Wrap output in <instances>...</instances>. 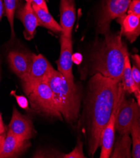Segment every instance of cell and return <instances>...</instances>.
<instances>
[{
	"instance_id": "cb8c5ba5",
	"label": "cell",
	"mask_w": 140,
	"mask_h": 158,
	"mask_svg": "<svg viewBox=\"0 0 140 158\" xmlns=\"http://www.w3.org/2000/svg\"><path fill=\"white\" fill-rule=\"evenodd\" d=\"M32 1L33 4L40 7L47 11H49L48 6H47V4L45 3V0H32Z\"/></svg>"
},
{
	"instance_id": "4fadbf2b",
	"label": "cell",
	"mask_w": 140,
	"mask_h": 158,
	"mask_svg": "<svg viewBox=\"0 0 140 158\" xmlns=\"http://www.w3.org/2000/svg\"><path fill=\"white\" fill-rule=\"evenodd\" d=\"M60 25L62 34L71 37L72 30L76 20L75 0H60Z\"/></svg>"
},
{
	"instance_id": "9a60e30c",
	"label": "cell",
	"mask_w": 140,
	"mask_h": 158,
	"mask_svg": "<svg viewBox=\"0 0 140 158\" xmlns=\"http://www.w3.org/2000/svg\"><path fill=\"white\" fill-rule=\"evenodd\" d=\"M30 146L29 140H22L8 131L4 139L0 158L15 157L25 152Z\"/></svg>"
},
{
	"instance_id": "d6986e66",
	"label": "cell",
	"mask_w": 140,
	"mask_h": 158,
	"mask_svg": "<svg viewBox=\"0 0 140 158\" xmlns=\"http://www.w3.org/2000/svg\"><path fill=\"white\" fill-rule=\"evenodd\" d=\"M130 134L133 144L131 156L134 158H140V125L139 114L138 115L131 125Z\"/></svg>"
},
{
	"instance_id": "4316f807",
	"label": "cell",
	"mask_w": 140,
	"mask_h": 158,
	"mask_svg": "<svg viewBox=\"0 0 140 158\" xmlns=\"http://www.w3.org/2000/svg\"><path fill=\"white\" fill-rule=\"evenodd\" d=\"M5 133L0 134V155H1V152L2 151V148H3V142L4 139L5 138Z\"/></svg>"
},
{
	"instance_id": "603a6c76",
	"label": "cell",
	"mask_w": 140,
	"mask_h": 158,
	"mask_svg": "<svg viewBox=\"0 0 140 158\" xmlns=\"http://www.w3.org/2000/svg\"><path fill=\"white\" fill-rule=\"evenodd\" d=\"M128 14H134L140 17V0H132L129 8Z\"/></svg>"
},
{
	"instance_id": "ffe728a7",
	"label": "cell",
	"mask_w": 140,
	"mask_h": 158,
	"mask_svg": "<svg viewBox=\"0 0 140 158\" xmlns=\"http://www.w3.org/2000/svg\"><path fill=\"white\" fill-rule=\"evenodd\" d=\"M5 16L8 20L11 28V37L15 36L14 30V17L17 6V0H3Z\"/></svg>"
},
{
	"instance_id": "f1b7e54d",
	"label": "cell",
	"mask_w": 140,
	"mask_h": 158,
	"mask_svg": "<svg viewBox=\"0 0 140 158\" xmlns=\"http://www.w3.org/2000/svg\"><path fill=\"white\" fill-rule=\"evenodd\" d=\"M26 3H32V0H25Z\"/></svg>"
},
{
	"instance_id": "2e32d148",
	"label": "cell",
	"mask_w": 140,
	"mask_h": 158,
	"mask_svg": "<svg viewBox=\"0 0 140 158\" xmlns=\"http://www.w3.org/2000/svg\"><path fill=\"white\" fill-rule=\"evenodd\" d=\"M32 5L38 19L39 26L43 27L56 33H62L63 30L61 25L53 19L51 15L49 13V11H47L33 3Z\"/></svg>"
},
{
	"instance_id": "30bf717a",
	"label": "cell",
	"mask_w": 140,
	"mask_h": 158,
	"mask_svg": "<svg viewBox=\"0 0 140 158\" xmlns=\"http://www.w3.org/2000/svg\"><path fill=\"white\" fill-rule=\"evenodd\" d=\"M124 91L121 94L120 98L116 104L111 114V118L106 125L105 127L103 130L101 135L100 147H101L100 151V158H108L111 156L112 152V148L114 142V135H115V122L116 114L119 106L121 104L122 99L124 97Z\"/></svg>"
},
{
	"instance_id": "5bb4252c",
	"label": "cell",
	"mask_w": 140,
	"mask_h": 158,
	"mask_svg": "<svg viewBox=\"0 0 140 158\" xmlns=\"http://www.w3.org/2000/svg\"><path fill=\"white\" fill-rule=\"evenodd\" d=\"M121 26L120 33L131 43H133L140 35V17L134 14H124L116 19Z\"/></svg>"
},
{
	"instance_id": "7402d4cb",
	"label": "cell",
	"mask_w": 140,
	"mask_h": 158,
	"mask_svg": "<svg viewBox=\"0 0 140 158\" xmlns=\"http://www.w3.org/2000/svg\"><path fill=\"white\" fill-rule=\"evenodd\" d=\"M65 158H85L86 157L83 152V144L80 139H78L77 143L73 151L65 154Z\"/></svg>"
},
{
	"instance_id": "6da1fadb",
	"label": "cell",
	"mask_w": 140,
	"mask_h": 158,
	"mask_svg": "<svg viewBox=\"0 0 140 158\" xmlns=\"http://www.w3.org/2000/svg\"><path fill=\"white\" fill-rule=\"evenodd\" d=\"M124 91L121 82L96 73L90 77L85 102V125L89 156L100 147L101 135Z\"/></svg>"
},
{
	"instance_id": "83f0119b",
	"label": "cell",
	"mask_w": 140,
	"mask_h": 158,
	"mask_svg": "<svg viewBox=\"0 0 140 158\" xmlns=\"http://www.w3.org/2000/svg\"><path fill=\"white\" fill-rule=\"evenodd\" d=\"M3 0H0V22H1L2 18L3 17Z\"/></svg>"
},
{
	"instance_id": "7c38bea8",
	"label": "cell",
	"mask_w": 140,
	"mask_h": 158,
	"mask_svg": "<svg viewBox=\"0 0 140 158\" xmlns=\"http://www.w3.org/2000/svg\"><path fill=\"white\" fill-rule=\"evenodd\" d=\"M32 3H26L18 8L16 17L23 25V36L27 40H32L36 33V28L39 26L37 15L32 8Z\"/></svg>"
},
{
	"instance_id": "8992f818",
	"label": "cell",
	"mask_w": 140,
	"mask_h": 158,
	"mask_svg": "<svg viewBox=\"0 0 140 158\" xmlns=\"http://www.w3.org/2000/svg\"><path fill=\"white\" fill-rule=\"evenodd\" d=\"M54 70V68L45 57L42 54H34L30 71L22 81L23 89L27 95L37 85L46 81Z\"/></svg>"
},
{
	"instance_id": "9c48e42d",
	"label": "cell",
	"mask_w": 140,
	"mask_h": 158,
	"mask_svg": "<svg viewBox=\"0 0 140 158\" xmlns=\"http://www.w3.org/2000/svg\"><path fill=\"white\" fill-rule=\"evenodd\" d=\"M8 131L22 140H30L36 133L32 121L28 116L20 113L15 107L13 110Z\"/></svg>"
},
{
	"instance_id": "484cf974",
	"label": "cell",
	"mask_w": 140,
	"mask_h": 158,
	"mask_svg": "<svg viewBox=\"0 0 140 158\" xmlns=\"http://www.w3.org/2000/svg\"><path fill=\"white\" fill-rule=\"evenodd\" d=\"M4 133H5V127L3 122L1 114H0V134H2Z\"/></svg>"
},
{
	"instance_id": "ac0fdd59",
	"label": "cell",
	"mask_w": 140,
	"mask_h": 158,
	"mask_svg": "<svg viewBox=\"0 0 140 158\" xmlns=\"http://www.w3.org/2000/svg\"><path fill=\"white\" fill-rule=\"evenodd\" d=\"M132 141L129 134L122 135L117 140L114 152L111 157L129 158L131 157V145Z\"/></svg>"
},
{
	"instance_id": "277c9868",
	"label": "cell",
	"mask_w": 140,
	"mask_h": 158,
	"mask_svg": "<svg viewBox=\"0 0 140 158\" xmlns=\"http://www.w3.org/2000/svg\"><path fill=\"white\" fill-rule=\"evenodd\" d=\"M30 105L35 112L46 117L63 120L55 102L53 91L47 81L37 85L27 94Z\"/></svg>"
},
{
	"instance_id": "3957f363",
	"label": "cell",
	"mask_w": 140,
	"mask_h": 158,
	"mask_svg": "<svg viewBox=\"0 0 140 158\" xmlns=\"http://www.w3.org/2000/svg\"><path fill=\"white\" fill-rule=\"evenodd\" d=\"M50 86L55 102L63 118L68 122H75L78 118L81 101V86L70 84L60 72L54 70L46 81Z\"/></svg>"
},
{
	"instance_id": "f546056e",
	"label": "cell",
	"mask_w": 140,
	"mask_h": 158,
	"mask_svg": "<svg viewBox=\"0 0 140 158\" xmlns=\"http://www.w3.org/2000/svg\"><path fill=\"white\" fill-rule=\"evenodd\" d=\"M139 125H140V110H139Z\"/></svg>"
},
{
	"instance_id": "e0dca14e",
	"label": "cell",
	"mask_w": 140,
	"mask_h": 158,
	"mask_svg": "<svg viewBox=\"0 0 140 158\" xmlns=\"http://www.w3.org/2000/svg\"><path fill=\"white\" fill-rule=\"evenodd\" d=\"M121 82L125 93H128L129 94L134 93V91L138 89L132 74V69L129 54H128L125 58V63H124V68Z\"/></svg>"
},
{
	"instance_id": "d4e9b609",
	"label": "cell",
	"mask_w": 140,
	"mask_h": 158,
	"mask_svg": "<svg viewBox=\"0 0 140 158\" xmlns=\"http://www.w3.org/2000/svg\"><path fill=\"white\" fill-rule=\"evenodd\" d=\"M134 95H135V97L136 98V100H137V103H138V105L140 109V90L139 89H136L134 93Z\"/></svg>"
},
{
	"instance_id": "ba28073f",
	"label": "cell",
	"mask_w": 140,
	"mask_h": 158,
	"mask_svg": "<svg viewBox=\"0 0 140 158\" xmlns=\"http://www.w3.org/2000/svg\"><path fill=\"white\" fill-rule=\"evenodd\" d=\"M60 55L56 61L57 71L65 77L71 85H74V77L72 72L73 68V44L71 37H68L63 34L60 37Z\"/></svg>"
},
{
	"instance_id": "5b68a950",
	"label": "cell",
	"mask_w": 140,
	"mask_h": 158,
	"mask_svg": "<svg viewBox=\"0 0 140 158\" xmlns=\"http://www.w3.org/2000/svg\"><path fill=\"white\" fill-rule=\"evenodd\" d=\"M132 0H103L97 22L98 32L103 35L111 33L112 21L126 14Z\"/></svg>"
},
{
	"instance_id": "7a4b0ae2",
	"label": "cell",
	"mask_w": 140,
	"mask_h": 158,
	"mask_svg": "<svg viewBox=\"0 0 140 158\" xmlns=\"http://www.w3.org/2000/svg\"><path fill=\"white\" fill-rule=\"evenodd\" d=\"M104 37L93 45L87 71L90 75L99 73L121 82L125 58L128 54L127 47L122 41L120 32H111Z\"/></svg>"
},
{
	"instance_id": "52a82bcc",
	"label": "cell",
	"mask_w": 140,
	"mask_h": 158,
	"mask_svg": "<svg viewBox=\"0 0 140 158\" xmlns=\"http://www.w3.org/2000/svg\"><path fill=\"white\" fill-rule=\"evenodd\" d=\"M139 114V108L133 98L122 99L117 110L115 122V129L121 135L129 134L131 125Z\"/></svg>"
},
{
	"instance_id": "8fae6325",
	"label": "cell",
	"mask_w": 140,
	"mask_h": 158,
	"mask_svg": "<svg viewBox=\"0 0 140 158\" xmlns=\"http://www.w3.org/2000/svg\"><path fill=\"white\" fill-rule=\"evenodd\" d=\"M34 55L32 53L22 51H11L8 54L10 67L22 81L27 76L30 71Z\"/></svg>"
},
{
	"instance_id": "44dd1931",
	"label": "cell",
	"mask_w": 140,
	"mask_h": 158,
	"mask_svg": "<svg viewBox=\"0 0 140 158\" xmlns=\"http://www.w3.org/2000/svg\"><path fill=\"white\" fill-rule=\"evenodd\" d=\"M131 58L133 64L131 69L134 81L137 88L140 90V56L134 54L132 55Z\"/></svg>"
}]
</instances>
